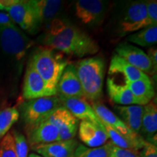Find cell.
Returning <instances> with one entry per match:
<instances>
[{"label":"cell","instance_id":"35","mask_svg":"<svg viewBox=\"0 0 157 157\" xmlns=\"http://www.w3.org/2000/svg\"><path fill=\"white\" fill-rule=\"evenodd\" d=\"M147 56H148L149 59H150L151 62L154 66V70L156 71L157 69V50L156 48H150L148 51V54Z\"/></svg>","mask_w":157,"mask_h":157},{"label":"cell","instance_id":"29","mask_svg":"<svg viewBox=\"0 0 157 157\" xmlns=\"http://www.w3.org/2000/svg\"><path fill=\"white\" fill-rule=\"evenodd\" d=\"M12 135L14 138L17 157H28L29 144L24 135L14 130L12 132Z\"/></svg>","mask_w":157,"mask_h":157},{"label":"cell","instance_id":"33","mask_svg":"<svg viewBox=\"0 0 157 157\" xmlns=\"http://www.w3.org/2000/svg\"><path fill=\"white\" fill-rule=\"evenodd\" d=\"M139 154L140 157H157V147L154 144L145 141L144 146Z\"/></svg>","mask_w":157,"mask_h":157},{"label":"cell","instance_id":"11","mask_svg":"<svg viewBox=\"0 0 157 157\" xmlns=\"http://www.w3.org/2000/svg\"><path fill=\"white\" fill-rule=\"evenodd\" d=\"M57 95L64 98H84L79 78L74 64L65 68L57 85Z\"/></svg>","mask_w":157,"mask_h":157},{"label":"cell","instance_id":"10","mask_svg":"<svg viewBox=\"0 0 157 157\" xmlns=\"http://www.w3.org/2000/svg\"><path fill=\"white\" fill-rule=\"evenodd\" d=\"M48 96L54 95H52L46 83L29 60L23 85V98L28 101Z\"/></svg>","mask_w":157,"mask_h":157},{"label":"cell","instance_id":"32","mask_svg":"<svg viewBox=\"0 0 157 157\" xmlns=\"http://www.w3.org/2000/svg\"><path fill=\"white\" fill-rule=\"evenodd\" d=\"M146 12L148 19L152 25H157V2H146Z\"/></svg>","mask_w":157,"mask_h":157},{"label":"cell","instance_id":"23","mask_svg":"<svg viewBox=\"0 0 157 157\" xmlns=\"http://www.w3.org/2000/svg\"><path fill=\"white\" fill-rule=\"evenodd\" d=\"M127 41L140 47H152L157 42V25H150L129 35Z\"/></svg>","mask_w":157,"mask_h":157},{"label":"cell","instance_id":"7","mask_svg":"<svg viewBox=\"0 0 157 157\" xmlns=\"http://www.w3.org/2000/svg\"><path fill=\"white\" fill-rule=\"evenodd\" d=\"M152 25L146 12V2L131 3L119 22V34L124 36Z\"/></svg>","mask_w":157,"mask_h":157},{"label":"cell","instance_id":"4","mask_svg":"<svg viewBox=\"0 0 157 157\" xmlns=\"http://www.w3.org/2000/svg\"><path fill=\"white\" fill-rule=\"evenodd\" d=\"M61 106L63 105L58 95L48 96L24 102L20 108L19 113L28 129L46 119L54 111Z\"/></svg>","mask_w":157,"mask_h":157},{"label":"cell","instance_id":"19","mask_svg":"<svg viewBox=\"0 0 157 157\" xmlns=\"http://www.w3.org/2000/svg\"><path fill=\"white\" fill-rule=\"evenodd\" d=\"M106 84L109 98L113 103L119 105H144L132 95L126 84H118L110 77L107 78Z\"/></svg>","mask_w":157,"mask_h":157},{"label":"cell","instance_id":"16","mask_svg":"<svg viewBox=\"0 0 157 157\" xmlns=\"http://www.w3.org/2000/svg\"><path fill=\"white\" fill-rule=\"evenodd\" d=\"M78 143L75 139L60 140L32 148L42 157H73Z\"/></svg>","mask_w":157,"mask_h":157},{"label":"cell","instance_id":"26","mask_svg":"<svg viewBox=\"0 0 157 157\" xmlns=\"http://www.w3.org/2000/svg\"><path fill=\"white\" fill-rule=\"evenodd\" d=\"M74 118L75 117L66 108L61 106L54 111L46 119L59 129Z\"/></svg>","mask_w":157,"mask_h":157},{"label":"cell","instance_id":"15","mask_svg":"<svg viewBox=\"0 0 157 157\" xmlns=\"http://www.w3.org/2000/svg\"><path fill=\"white\" fill-rule=\"evenodd\" d=\"M92 107L95 110L98 117L101 119L102 123L108 124L112 127L117 132L122 134L125 136L132 137V138H139L141 136L131 130L125 124V123L121 120L118 116L111 111L109 109L100 103L99 101L92 103Z\"/></svg>","mask_w":157,"mask_h":157},{"label":"cell","instance_id":"20","mask_svg":"<svg viewBox=\"0 0 157 157\" xmlns=\"http://www.w3.org/2000/svg\"><path fill=\"white\" fill-rule=\"evenodd\" d=\"M109 74H121L125 78L124 82H135L148 76L145 73L138 70L132 65L127 62L124 59L114 54L111 58L109 65Z\"/></svg>","mask_w":157,"mask_h":157},{"label":"cell","instance_id":"1","mask_svg":"<svg viewBox=\"0 0 157 157\" xmlns=\"http://www.w3.org/2000/svg\"><path fill=\"white\" fill-rule=\"evenodd\" d=\"M40 42L46 47L68 56L84 58L98 53L100 47L89 34L76 25L54 19Z\"/></svg>","mask_w":157,"mask_h":157},{"label":"cell","instance_id":"24","mask_svg":"<svg viewBox=\"0 0 157 157\" xmlns=\"http://www.w3.org/2000/svg\"><path fill=\"white\" fill-rule=\"evenodd\" d=\"M19 117V111L16 108H6L0 111V140L9 132Z\"/></svg>","mask_w":157,"mask_h":157},{"label":"cell","instance_id":"21","mask_svg":"<svg viewBox=\"0 0 157 157\" xmlns=\"http://www.w3.org/2000/svg\"><path fill=\"white\" fill-rule=\"evenodd\" d=\"M124 84L144 105L150 103L155 95L154 84L149 76L135 82H124Z\"/></svg>","mask_w":157,"mask_h":157},{"label":"cell","instance_id":"9","mask_svg":"<svg viewBox=\"0 0 157 157\" xmlns=\"http://www.w3.org/2000/svg\"><path fill=\"white\" fill-rule=\"evenodd\" d=\"M115 51L116 54L147 75L156 74V71L147 54L135 45L127 42L120 43L115 48Z\"/></svg>","mask_w":157,"mask_h":157},{"label":"cell","instance_id":"36","mask_svg":"<svg viewBox=\"0 0 157 157\" xmlns=\"http://www.w3.org/2000/svg\"><path fill=\"white\" fill-rule=\"evenodd\" d=\"M0 12H7V8L2 3V0H0Z\"/></svg>","mask_w":157,"mask_h":157},{"label":"cell","instance_id":"31","mask_svg":"<svg viewBox=\"0 0 157 157\" xmlns=\"http://www.w3.org/2000/svg\"><path fill=\"white\" fill-rule=\"evenodd\" d=\"M111 142V141H110ZM109 157H140L137 151L121 148L114 146L111 142L109 148Z\"/></svg>","mask_w":157,"mask_h":157},{"label":"cell","instance_id":"30","mask_svg":"<svg viewBox=\"0 0 157 157\" xmlns=\"http://www.w3.org/2000/svg\"><path fill=\"white\" fill-rule=\"evenodd\" d=\"M115 110L119 113V115H133L143 117V112H144V105H117L115 106Z\"/></svg>","mask_w":157,"mask_h":157},{"label":"cell","instance_id":"6","mask_svg":"<svg viewBox=\"0 0 157 157\" xmlns=\"http://www.w3.org/2000/svg\"><path fill=\"white\" fill-rule=\"evenodd\" d=\"M7 13L15 24L23 30L35 34L41 27L31 0H13L7 8Z\"/></svg>","mask_w":157,"mask_h":157},{"label":"cell","instance_id":"25","mask_svg":"<svg viewBox=\"0 0 157 157\" xmlns=\"http://www.w3.org/2000/svg\"><path fill=\"white\" fill-rule=\"evenodd\" d=\"M111 142L109 141L103 146L97 148H89L78 144L73 157H109V148Z\"/></svg>","mask_w":157,"mask_h":157},{"label":"cell","instance_id":"22","mask_svg":"<svg viewBox=\"0 0 157 157\" xmlns=\"http://www.w3.org/2000/svg\"><path fill=\"white\" fill-rule=\"evenodd\" d=\"M103 124L109 138L111 139V142L114 146L121 148L131 149V150L137 151L142 149L144 146L146 140L142 137H139V138H132V137L121 134L108 124L103 123Z\"/></svg>","mask_w":157,"mask_h":157},{"label":"cell","instance_id":"14","mask_svg":"<svg viewBox=\"0 0 157 157\" xmlns=\"http://www.w3.org/2000/svg\"><path fill=\"white\" fill-rule=\"evenodd\" d=\"M78 132L80 140L89 148L103 146L109 139L104 126L89 121H80Z\"/></svg>","mask_w":157,"mask_h":157},{"label":"cell","instance_id":"8","mask_svg":"<svg viewBox=\"0 0 157 157\" xmlns=\"http://www.w3.org/2000/svg\"><path fill=\"white\" fill-rule=\"evenodd\" d=\"M106 10L107 4L101 0H78L75 4L76 16L90 28L101 24Z\"/></svg>","mask_w":157,"mask_h":157},{"label":"cell","instance_id":"3","mask_svg":"<svg viewBox=\"0 0 157 157\" xmlns=\"http://www.w3.org/2000/svg\"><path fill=\"white\" fill-rule=\"evenodd\" d=\"M79 78L84 98L91 103L97 102L103 95L105 63L101 56L82 59L74 65Z\"/></svg>","mask_w":157,"mask_h":157},{"label":"cell","instance_id":"2","mask_svg":"<svg viewBox=\"0 0 157 157\" xmlns=\"http://www.w3.org/2000/svg\"><path fill=\"white\" fill-rule=\"evenodd\" d=\"M29 61L47 84L52 95H57V85L68 60L58 51L46 47H39Z\"/></svg>","mask_w":157,"mask_h":157},{"label":"cell","instance_id":"17","mask_svg":"<svg viewBox=\"0 0 157 157\" xmlns=\"http://www.w3.org/2000/svg\"><path fill=\"white\" fill-rule=\"evenodd\" d=\"M140 135H143L147 142L157 145V109L156 104L151 102L144 105Z\"/></svg>","mask_w":157,"mask_h":157},{"label":"cell","instance_id":"34","mask_svg":"<svg viewBox=\"0 0 157 157\" xmlns=\"http://www.w3.org/2000/svg\"><path fill=\"white\" fill-rule=\"evenodd\" d=\"M15 25L8 13L0 12V25Z\"/></svg>","mask_w":157,"mask_h":157},{"label":"cell","instance_id":"12","mask_svg":"<svg viewBox=\"0 0 157 157\" xmlns=\"http://www.w3.org/2000/svg\"><path fill=\"white\" fill-rule=\"evenodd\" d=\"M58 97L63 106L66 108L76 119L81 121H92L100 126H103L95 110L85 98Z\"/></svg>","mask_w":157,"mask_h":157},{"label":"cell","instance_id":"18","mask_svg":"<svg viewBox=\"0 0 157 157\" xmlns=\"http://www.w3.org/2000/svg\"><path fill=\"white\" fill-rule=\"evenodd\" d=\"M31 3L41 25H44L47 29L56 19L62 5L59 0H31Z\"/></svg>","mask_w":157,"mask_h":157},{"label":"cell","instance_id":"5","mask_svg":"<svg viewBox=\"0 0 157 157\" xmlns=\"http://www.w3.org/2000/svg\"><path fill=\"white\" fill-rule=\"evenodd\" d=\"M0 44L5 52L21 60L33 42L16 25H0Z\"/></svg>","mask_w":157,"mask_h":157},{"label":"cell","instance_id":"28","mask_svg":"<svg viewBox=\"0 0 157 157\" xmlns=\"http://www.w3.org/2000/svg\"><path fill=\"white\" fill-rule=\"evenodd\" d=\"M79 120L76 118L71 120L58 129L59 140H68L74 139L78 132Z\"/></svg>","mask_w":157,"mask_h":157},{"label":"cell","instance_id":"27","mask_svg":"<svg viewBox=\"0 0 157 157\" xmlns=\"http://www.w3.org/2000/svg\"><path fill=\"white\" fill-rule=\"evenodd\" d=\"M0 157H17L14 138L10 132L0 140Z\"/></svg>","mask_w":157,"mask_h":157},{"label":"cell","instance_id":"13","mask_svg":"<svg viewBox=\"0 0 157 157\" xmlns=\"http://www.w3.org/2000/svg\"><path fill=\"white\" fill-rule=\"evenodd\" d=\"M27 141L31 148L39 145L48 144L59 140L58 129L44 119L34 127L26 129Z\"/></svg>","mask_w":157,"mask_h":157},{"label":"cell","instance_id":"37","mask_svg":"<svg viewBox=\"0 0 157 157\" xmlns=\"http://www.w3.org/2000/svg\"><path fill=\"white\" fill-rule=\"evenodd\" d=\"M28 157H42V156L37 154H35V153H31V154L28 155Z\"/></svg>","mask_w":157,"mask_h":157}]
</instances>
